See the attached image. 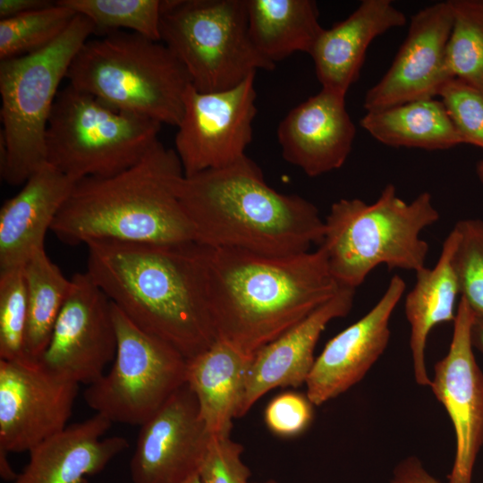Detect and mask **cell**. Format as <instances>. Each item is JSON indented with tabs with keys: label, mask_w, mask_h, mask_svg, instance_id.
<instances>
[{
	"label": "cell",
	"mask_w": 483,
	"mask_h": 483,
	"mask_svg": "<svg viewBox=\"0 0 483 483\" xmlns=\"http://www.w3.org/2000/svg\"><path fill=\"white\" fill-rule=\"evenodd\" d=\"M201 252L216 338L250 356L341 288L321 247L287 256L204 245Z\"/></svg>",
	"instance_id": "6da1fadb"
},
{
	"label": "cell",
	"mask_w": 483,
	"mask_h": 483,
	"mask_svg": "<svg viewBox=\"0 0 483 483\" xmlns=\"http://www.w3.org/2000/svg\"><path fill=\"white\" fill-rule=\"evenodd\" d=\"M87 273L135 326L187 360L216 340L201 245L93 241Z\"/></svg>",
	"instance_id": "7a4b0ae2"
},
{
	"label": "cell",
	"mask_w": 483,
	"mask_h": 483,
	"mask_svg": "<svg viewBox=\"0 0 483 483\" xmlns=\"http://www.w3.org/2000/svg\"><path fill=\"white\" fill-rule=\"evenodd\" d=\"M175 191L200 245L287 256L322 243L325 222L316 206L271 188L247 156L225 167L182 175Z\"/></svg>",
	"instance_id": "3957f363"
},
{
	"label": "cell",
	"mask_w": 483,
	"mask_h": 483,
	"mask_svg": "<svg viewBox=\"0 0 483 483\" xmlns=\"http://www.w3.org/2000/svg\"><path fill=\"white\" fill-rule=\"evenodd\" d=\"M182 175L175 150L157 140L140 161L117 174L77 181L50 231L70 245L194 242L192 225L175 191Z\"/></svg>",
	"instance_id": "277c9868"
},
{
	"label": "cell",
	"mask_w": 483,
	"mask_h": 483,
	"mask_svg": "<svg viewBox=\"0 0 483 483\" xmlns=\"http://www.w3.org/2000/svg\"><path fill=\"white\" fill-rule=\"evenodd\" d=\"M438 220L429 192L406 202L389 183L371 204L360 199L333 203L318 247L337 284L356 290L380 265L415 273L425 267L429 247L420 233Z\"/></svg>",
	"instance_id": "5b68a950"
},
{
	"label": "cell",
	"mask_w": 483,
	"mask_h": 483,
	"mask_svg": "<svg viewBox=\"0 0 483 483\" xmlns=\"http://www.w3.org/2000/svg\"><path fill=\"white\" fill-rule=\"evenodd\" d=\"M66 78L71 86L111 108L176 127L191 83L161 41L123 30L87 40Z\"/></svg>",
	"instance_id": "8992f818"
},
{
	"label": "cell",
	"mask_w": 483,
	"mask_h": 483,
	"mask_svg": "<svg viewBox=\"0 0 483 483\" xmlns=\"http://www.w3.org/2000/svg\"><path fill=\"white\" fill-rule=\"evenodd\" d=\"M94 32L91 21L76 14L47 47L0 61V170L8 184H24L47 162L46 132L59 86Z\"/></svg>",
	"instance_id": "52a82bcc"
},
{
	"label": "cell",
	"mask_w": 483,
	"mask_h": 483,
	"mask_svg": "<svg viewBox=\"0 0 483 483\" xmlns=\"http://www.w3.org/2000/svg\"><path fill=\"white\" fill-rule=\"evenodd\" d=\"M161 123L111 108L70 84L56 97L46 132L47 162L77 182L136 165L158 140Z\"/></svg>",
	"instance_id": "ba28073f"
},
{
	"label": "cell",
	"mask_w": 483,
	"mask_h": 483,
	"mask_svg": "<svg viewBox=\"0 0 483 483\" xmlns=\"http://www.w3.org/2000/svg\"><path fill=\"white\" fill-rule=\"evenodd\" d=\"M159 30L200 92L230 89L275 67L250 40L246 0H162Z\"/></svg>",
	"instance_id": "9c48e42d"
},
{
	"label": "cell",
	"mask_w": 483,
	"mask_h": 483,
	"mask_svg": "<svg viewBox=\"0 0 483 483\" xmlns=\"http://www.w3.org/2000/svg\"><path fill=\"white\" fill-rule=\"evenodd\" d=\"M112 311L117 341L114 362L88 386L84 399L111 423L140 426L186 384L188 360L139 328L113 303Z\"/></svg>",
	"instance_id": "30bf717a"
},
{
	"label": "cell",
	"mask_w": 483,
	"mask_h": 483,
	"mask_svg": "<svg viewBox=\"0 0 483 483\" xmlns=\"http://www.w3.org/2000/svg\"><path fill=\"white\" fill-rule=\"evenodd\" d=\"M255 76L223 91L188 87L174 139L184 176L225 167L246 156L257 114Z\"/></svg>",
	"instance_id": "8fae6325"
},
{
	"label": "cell",
	"mask_w": 483,
	"mask_h": 483,
	"mask_svg": "<svg viewBox=\"0 0 483 483\" xmlns=\"http://www.w3.org/2000/svg\"><path fill=\"white\" fill-rule=\"evenodd\" d=\"M79 386L38 360H0V449L30 452L62 432Z\"/></svg>",
	"instance_id": "7c38bea8"
},
{
	"label": "cell",
	"mask_w": 483,
	"mask_h": 483,
	"mask_svg": "<svg viewBox=\"0 0 483 483\" xmlns=\"http://www.w3.org/2000/svg\"><path fill=\"white\" fill-rule=\"evenodd\" d=\"M71 280L67 300L38 360L61 377L89 386L116 353L112 302L87 272Z\"/></svg>",
	"instance_id": "4fadbf2b"
},
{
	"label": "cell",
	"mask_w": 483,
	"mask_h": 483,
	"mask_svg": "<svg viewBox=\"0 0 483 483\" xmlns=\"http://www.w3.org/2000/svg\"><path fill=\"white\" fill-rule=\"evenodd\" d=\"M476 314L461 298L446 355L434 366L429 386L445 408L455 434V455L448 483H472L483 445V373L473 352Z\"/></svg>",
	"instance_id": "5bb4252c"
},
{
	"label": "cell",
	"mask_w": 483,
	"mask_h": 483,
	"mask_svg": "<svg viewBox=\"0 0 483 483\" xmlns=\"http://www.w3.org/2000/svg\"><path fill=\"white\" fill-rule=\"evenodd\" d=\"M212 435L187 384L142 425L130 462L133 483H182L199 474Z\"/></svg>",
	"instance_id": "9a60e30c"
},
{
	"label": "cell",
	"mask_w": 483,
	"mask_h": 483,
	"mask_svg": "<svg viewBox=\"0 0 483 483\" xmlns=\"http://www.w3.org/2000/svg\"><path fill=\"white\" fill-rule=\"evenodd\" d=\"M453 23L451 1L433 4L411 17L407 37L391 66L365 95L367 112L439 95L453 79L446 65Z\"/></svg>",
	"instance_id": "2e32d148"
},
{
	"label": "cell",
	"mask_w": 483,
	"mask_h": 483,
	"mask_svg": "<svg viewBox=\"0 0 483 483\" xmlns=\"http://www.w3.org/2000/svg\"><path fill=\"white\" fill-rule=\"evenodd\" d=\"M404 291L403 279L394 275L376 305L326 343L305 383L306 395L313 405L346 392L383 354L390 338L391 316Z\"/></svg>",
	"instance_id": "e0dca14e"
},
{
	"label": "cell",
	"mask_w": 483,
	"mask_h": 483,
	"mask_svg": "<svg viewBox=\"0 0 483 483\" xmlns=\"http://www.w3.org/2000/svg\"><path fill=\"white\" fill-rule=\"evenodd\" d=\"M276 134L285 161L316 177L343 165L356 128L345 96L321 89L287 113Z\"/></svg>",
	"instance_id": "ac0fdd59"
},
{
	"label": "cell",
	"mask_w": 483,
	"mask_h": 483,
	"mask_svg": "<svg viewBox=\"0 0 483 483\" xmlns=\"http://www.w3.org/2000/svg\"><path fill=\"white\" fill-rule=\"evenodd\" d=\"M354 295L355 289L341 287L334 297L253 355L239 418L268 391L306 383L322 332L333 319L350 312Z\"/></svg>",
	"instance_id": "d6986e66"
},
{
	"label": "cell",
	"mask_w": 483,
	"mask_h": 483,
	"mask_svg": "<svg viewBox=\"0 0 483 483\" xmlns=\"http://www.w3.org/2000/svg\"><path fill=\"white\" fill-rule=\"evenodd\" d=\"M75 181L46 162L0 210V271L23 267L45 248L51 229Z\"/></svg>",
	"instance_id": "ffe728a7"
},
{
	"label": "cell",
	"mask_w": 483,
	"mask_h": 483,
	"mask_svg": "<svg viewBox=\"0 0 483 483\" xmlns=\"http://www.w3.org/2000/svg\"><path fill=\"white\" fill-rule=\"evenodd\" d=\"M111 424L96 413L67 426L29 452L28 463L11 483H88L129 446L123 436L104 437Z\"/></svg>",
	"instance_id": "44dd1931"
},
{
	"label": "cell",
	"mask_w": 483,
	"mask_h": 483,
	"mask_svg": "<svg viewBox=\"0 0 483 483\" xmlns=\"http://www.w3.org/2000/svg\"><path fill=\"white\" fill-rule=\"evenodd\" d=\"M405 23L404 13L390 0H364L345 20L324 29L309 54L321 89L346 96L370 43Z\"/></svg>",
	"instance_id": "7402d4cb"
},
{
	"label": "cell",
	"mask_w": 483,
	"mask_h": 483,
	"mask_svg": "<svg viewBox=\"0 0 483 483\" xmlns=\"http://www.w3.org/2000/svg\"><path fill=\"white\" fill-rule=\"evenodd\" d=\"M253 356L216 340L188 360L186 384L194 393L201 418L212 436H228L239 418Z\"/></svg>",
	"instance_id": "603a6c76"
},
{
	"label": "cell",
	"mask_w": 483,
	"mask_h": 483,
	"mask_svg": "<svg viewBox=\"0 0 483 483\" xmlns=\"http://www.w3.org/2000/svg\"><path fill=\"white\" fill-rule=\"evenodd\" d=\"M459 233L453 227L444 241L440 256L434 267L416 272V282L408 292L404 312L411 326L410 348L415 381L429 386L425 350L431 330L441 323L454 320L456 299L460 294L453 255Z\"/></svg>",
	"instance_id": "cb8c5ba5"
},
{
	"label": "cell",
	"mask_w": 483,
	"mask_h": 483,
	"mask_svg": "<svg viewBox=\"0 0 483 483\" xmlns=\"http://www.w3.org/2000/svg\"><path fill=\"white\" fill-rule=\"evenodd\" d=\"M248 30L258 52L275 64L295 52L310 54L323 31L312 0H246Z\"/></svg>",
	"instance_id": "d4e9b609"
},
{
	"label": "cell",
	"mask_w": 483,
	"mask_h": 483,
	"mask_svg": "<svg viewBox=\"0 0 483 483\" xmlns=\"http://www.w3.org/2000/svg\"><path fill=\"white\" fill-rule=\"evenodd\" d=\"M360 123L375 140L394 148L443 150L463 144L443 102L436 98L367 112Z\"/></svg>",
	"instance_id": "484cf974"
},
{
	"label": "cell",
	"mask_w": 483,
	"mask_h": 483,
	"mask_svg": "<svg viewBox=\"0 0 483 483\" xmlns=\"http://www.w3.org/2000/svg\"><path fill=\"white\" fill-rule=\"evenodd\" d=\"M23 274L28 304L25 353L29 360H38L50 340L72 280L49 258L45 248L28 259Z\"/></svg>",
	"instance_id": "4316f807"
},
{
	"label": "cell",
	"mask_w": 483,
	"mask_h": 483,
	"mask_svg": "<svg viewBox=\"0 0 483 483\" xmlns=\"http://www.w3.org/2000/svg\"><path fill=\"white\" fill-rule=\"evenodd\" d=\"M453 23L446 65L458 79L483 95V1L451 0Z\"/></svg>",
	"instance_id": "83f0119b"
},
{
	"label": "cell",
	"mask_w": 483,
	"mask_h": 483,
	"mask_svg": "<svg viewBox=\"0 0 483 483\" xmlns=\"http://www.w3.org/2000/svg\"><path fill=\"white\" fill-rule=\"evenodd\" d=\"M76 13L58 1L49 6L0 20V59L39 51L59 38Z\"/></svg>",
	"instance_id": "f1b7e54d"
},
{
	"label": "cell",
	"mask_w": 483,
	"mask_h": 483,
	"mask_svg": "<svg viewBox=\"0 0 483 483\" xmlns=\"http://www.w3.org/2000/svg\"><path fill=\"white\" fill-rule=\"evenodd\" d=\"M91 21L95 30L138 33L160 41V0H58Z\"/></svg>",
	"instance_id": "f546056e"
},
{
	"label": "cell",
	"mask_w": 483,
	"mask_h": 483,
	"mask_svg": "<svg viewBox=\"0 0 483 483\" xmlns=\"http://www.w3.org/2000/svg\"><path fill=\"white\" fill-rule=\"evenodd\" d=\"M27 322L23 267L0 271V360L28 359L25 353Z\"/></svg>",
	"instance_id": "4dcf8cb0"
},
{
	"label": "cell",
	"mask_w": 483,
	"mask_h": 483,
	"mask_svg": "<svg viewBox=\"0 0 483 483\" xmlns=\"http://www.w3.org/2000/svg\"><path fill=\"white\" fill-rule=\"evenodd\" d=\"M459 233L453 255L461 298L483 317V220L467 218L454 225Z\"/></svg>",
	"instance_id": "1f68e13d"
},
{
	"label": "cell",
	"mask_w": 483,
	"mask_h": 483,
	"mask_svg": "<svg viewBox=\"0 0 483 483\" xmlns=\"http://www.w3.org/2000/svg\"><path fill=\"white\" fill-rule=\"evenodd\" d=\"M438 96L463 143L483 149V95L453 78L444 85Z\"/></svg>",
	"instance_id": "d6a6232c"
},
{
	"label": "cell",
	"mask_w": 483,
	"mask_h": 483,
	"mask_svg": "<svg viewBox=\"0 0 483 483\" xmlns=\"http://www.w3.org/2000/svg\"><path fill=\"white\" fill-rule=\"evenodd\" d=\"M242 445L230 436H212L199 470L202 483H250L251 471L242 461Z\"/></svg>",
	"instance_id": "836d02e7"
},
{
	"label": "cell",
	"mask_w": 483,
	"mask_h": 483,
	"mask_svg": "<svg viewBox=\"0 0 483 483\" xmlns=\"http://www.w3.org/2000/svg\"><path fill=\"white\" fill-rule=\"evenodd\" d=\"M313 403L307 395L287 392L274 397L267 405L264 419L274 434L291 437L302 433L311 423Z\"/></svg>",
	"instance_id": "e575fe53"
},
{
	"label": "cell",
	"mask_w": 483,
	"mask_h": 483,
	"mask_svg": "<svg viewBox=\"0 0 483 483\" xmlns=\"http://www.w3.org/2000/svg\"><path fill=\"white\" fill-rule=\"evenodd\" d=\"M386 483H441L416 456L402 459L393 470Z\"/></svg>",
	"instance_id": "d590c367"
},
{
	"label": "cell",
	"mask_w": 483,
	"mask_h": 483,
	"mask_svg": "<svg viewBox=\"0 0 483 483\" xmlns=\"http://www.w3.org/2000/svg\"><path fill=\"white\" fill-rule=\"evenodd\" d=\"M54 3L48 0H0V20L44 8Z\"/></svg>",
	"instance_id": "8d00e7d4"
},
{
	"label": "cell",
	"mask_w": 483,
	"mask_h": 483,
	"mask_svg": "<svg viewBox=\"0 0 483 483\" xmlns=\"http://www.w3.org/2000/svg\"><path fill=\"white\" fill-rule=\"evenodd\" d=\"M8 453H9L5 452L4 450L0 449V475L2 479L4 481L13 482L17 477L18 473L15 472L12 467L7 458Z\"/></svg>",
	"instance_id": "74e56055"
},
{
	"label": "cell",
	"mask_w": 483,
	"mask_h": 483,
	"mask_svg": "<svg viewBox=\"0 0 483 483\" xmlns=\"http://www.w3.org/2000/svg\"><path fill=\"white\" fill-rule=\"evenodd\" d=\"M471 336L473 346L483 352V317H475Z\"/></svg>",
	"instance_id": "f35d334b"
},
{
	"label": "cell",
	"mask_w": 483,
	"mask_h": 483,
	"mask_svg": "<svg viewBox=\"0 0 483 483\" xmlns=\"http://www.w3.org/2000/svg\"><path fill=\"white\" fill-rule=\"evenodd\" d=\"M476 174H477V176H478L479 180L483 184V159L479 160L477 163Z\"/></svg>",
	"instance_id": "ab89813d"
},
{
	"label": "cell",
	"mask_w": 483,
	"mask_h": 483,
	"mask_svg": "<svg viewBox=\"0 0 483 483\" xmlns=\"http://www.w3.org/2000/svg\"><path fill=\"white\" fill-rule=\"evenodd\" d=\"M182 483H202L199 474H196Z\"/></svg>",
	"instance_id": "60d3db41"
},
{
	"label": "cell",
	"mask_w": 483,
	"mask_h": 483,
	"mask_svg": "<svg viewBox=\"0 0 483 483\" xmlns=\"http://www.w3.org/2000/svg\"><path fill=\"white\" fill-rule=\"evenodd\" d=\"M250 483H278L275 480H272V479H268V480H266V481H263V482H250Z\"/></svg>",
	"instance_id": "b9f144b4"
}]
</instances>
